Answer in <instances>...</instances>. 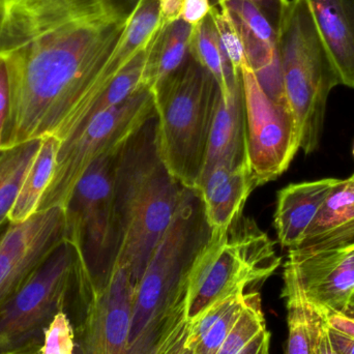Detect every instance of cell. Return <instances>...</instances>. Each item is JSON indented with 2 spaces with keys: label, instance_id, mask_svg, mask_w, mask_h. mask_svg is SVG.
I'll return each mask as SVG.
<instances>
[{
  "label": "cell",
  "instance_id": "cell-1",
  "mask_svg": "<svg viewBox=\"0 0 354 354\" xmlns=\"http://www.w3.org/2000/svg\"><path fill=\"white\" fill-rule=\"evenodd\" d=\"M127 23L101 0H8L0 32L10 105L0 151L55 137L84 122L108 82Z\"/></svg>",
  "mask_w": 354,
  "mask_h": 354
},
{
  "label": "cell",
  "instance_id": "cell-2",
  "mask_svg": "<svg viewBox=\"0 0 354 354\" xmlns=\"http://www.w3.org/2000/svg\"><path fill=\"white\" fill-rule=\"evenodd\" d=\"M212 233L199 192L187 187L137 284L124 354H165L187 336L189 274Z\"/></svg>",
  "mask_w": 354,
  "mask_h": 354
},
{
  "label": "cell",
  "instance_id": "cell-3",
  "mask_svg": "<svg viewBox=\"0 0 354 354\" xmlns=\"http://www.w3.org/2000/svg\"><path fill=\"white\" fill-rule=\"evenodd\" d=\"M185 189L160 155L156 112L120 147L114 174L122 234L118 263L127 266L136 286L174 220Z\"/></svg>",
  "mask_w": 354,
  "mask_h": 354
},
{
  "label": "cell",
  "instance_id": "cell-4",
  "mask_svg": "<svg viewBox=\"0 0 354 354\" xmlns=\"http://www.w3.org/2000/svg\"><path fill=\"white\" fill-rule=\"evenodd\" d=\"M153 93L160 155L183 187L197 189L221 93L218 83L191 54Z\"/></svg>",
  "mask_w": 354,
  "mask_h": 354
},
{
  "label": "cell",
  "instance_id": "cell-5",
  "mask_svg": "<svg viewBox=\"0 0 354 354\" xmlns=\"http://www.w3.org/2000/svg\"><path fill=\"white\" fill-rule=\"evenodd\" d=\"M278 33L285 95L299 149L309 155L319 147L328 95L340 77L306 0H290Z\"/></svg>",
  "mask_w": 354,
  "mask_h": 354
},
{
  "label": "cell",
  "instance_id": "cell-6",
  "mask_svg": "<svg viewBox=\"0 0 354 354\" xmlns=\"http://www.w3.org/2000/svg\"><path fill=\"white\" fill-rule=\"evenodd\" d=\"M280 264L274 243L251 218L241 214L228 228L212 230L189 274L187 322L232 295L258 291Z\"/></svg>",
  "mask_w": 354,
  "mask_h": 354
},
{
  "label": "cell",
  "instance_id": "cell-7",
  "mask_svg": "<svg viewBox=\"0 0 354 354\" xmlns=\"http://www.w3.org/2000/svg\"><path fill=\"white\" fill-rule=\"evenodd\" d=\"M120 149L89 166L64 208L66 239L78 250L91 283L97 288L109 281L122 252V228L114 194Z\"/></svg>",
  "mask_w": 354,
  "mask_h": 354
},
{
  "label": "cell",
  "instance_id": "cell-8",
  "mask_svg": "<svg viewBox=\"0 0 354 354\" xmlns=\"http://www.w3.org/2000/svg\"><path fill=\"white\" fill-rule=\"evenodd\" d=\"M155 114V95L151 88L141 84L124 103L95 114L79 127L60 145L53 176L39 212L53 207L64 209L89 166L120 149Z\"/></svg>",
  "mask_w": 354,
  "mask_h": 354
},
{
  "label": "cell",
  "instance_id": "cell-9",
  "mask_svg": "<svg viewBox=\"0 0 354 354\" xmlns=\"http://www.w3.org/2000/svg\"><path fill=\"white\" fill-rule=\"evenodd\" d=\"M79 258L77 248L66 239L0 307V354H39L46 328L66 309L76 283Z\"/></svg>",
  "mask_w": 354,
  "mask_h": 354
},
{
  "label": "cell",
  "instance_id": "cell-10",
  "mask_svg": "<svg viewBox=\"0 0 354 354\" xmlns=\"http://www.w3.org/2000/svg\"><path fill=\"white\" fill-rule=\"evenodd\" d=\"M245 120V153L256 187L282 176L299 151L295 116L289 106L272 101L253 71L241 70Z\"/></svg>",
  "mask_w": 354,
  "mask_h": 354
},
{
  "label": "cell",
  "instance_id": "cell-11",
  "mask_svg": "<svg viewBox=\"0 0 354 354\" xmlns=\"http://www.w3.org/2000/svg\"><path fill=\"white\" fill-rule=\"evenodd\" d=\"M136 285L128 268L118 263L104 286L93 287L82 260L75 291L81 310L78 354H124Z\"/></svg>",
  "mask_w": 354,
  "mask_h": 354
},
{
  "label": "cell",
  "instance_id": "cell-12",
  "mask_svg": "<svg viewBox=\"0 0 354 354\" xmlns=\"http://www.w3.org/2000/svg\"><path fill=\"white\" fill-rule=\"evenodd\" d=\"M66 212L60 207L8 225L0 236V307L30 280L66 241Z\"/></svg>",
  "mask_w": 354,
  "mask_h": 354
},
{
  "label": "cell",
  "instance_id": "cell-13",
  "mask_svg": "<svg viewBox=\"0 0 354 354\" xmlns=\"http://www.w3.org/2000/svg\"><path fill=\"white\" fill-rule=\"evenodd\" d=\"M283 277L292 280L308 305L322 315L344 313L354 292V248L288 250Z\"/></svg>",
  "mask_w": 354,
  "mask_h": 354
},
{
  "label": "cell",
  "instance_id": "cell-14",
  "mask_svg": "<svg viewBox=\"0 0 354 354\" xmlns=\"http://www.w3.org/2000/svg\"><path fill=\"white\" fill-rule=\"evenodd\" d=\"M340 180L324 178L291 183L279 192L274 223L283 248L297 247Z\"/></svg>",
  "mask_w": 354,
  "mask_h": 354
},
{
  "label": "cell",
  "instance_id": "cell-15",
  "mask_svg": "<svg viewBox=\"0 0 354 354\" xmlns=\"http://www.w3.org/2000/svg\"><path fill=\"white\" fill-rule=\"evenodd\" d=\"M256 187L248 163L220 164L198 183L197 191L212 230L227 229L243 214V206Z\"/></svg>",
  "mask_w": 354,
  "mask_h": 354
},
{
  "label": "cell",
  "instance_id": "cell-16",
  "mask_svg": "<svg viewBox=\"0 0 354 354\" xmlns=\"http://www.w3.org/2000/svg\"><path fill=\"white\" fill-rule=\"evenodd\" d=\"M341 84L354 88V0H306Z\"/></svg>",
  "mask_w": 354,
  "mask_h": 354
},
{
  "label": "cell",
  "instance_id": "cell-17",
  "mask_svg": "<svg viewBox=\"0 0 354 354\" xmlns=\"http://www.w3.org/2000/svg\"><path fill=\"white\" fill-rule=\"evenodd\" d=\"M243 163H248V161L245 153V106L241 73V79L232 95L227 99H223L221 93L218 97L208 139L205 162L199 183L212 168L220 164L241 165Z\"/></svg>",
  "mask_w": 354,
  "mask_h": 354
},
{
  "label": "cell",
  "instance_id": "cell-18",
  "mask_svg": "<svg viewBox=\"0 0 354 354\" xmlns=\"http://www.w3.org/2000/svg\"><path fill=\"white\" fill-rule=\"evenodd\" d=\"M193 29L181 19L160 23L147 46L142 84L153 91L183 68L191 55Z\"/></svg>",
  "mask_w": 354,
  "mask_h": 354
},
{
  "label": "cell",
  "instance_id": "cell-19",
  "mask_svg": "<svg viewBox=\"0 0 354 354\" xmlns=\"http://www.w3.org/2000/svg\"><path fill=\"white\" fill-rule=\"evenodd\" d=\"M249 291L218 301L189 324L185 347L191 354H216L255 293Z\"/></svg>",
  "mask_w": 354,
  "mask_h": 354
},
{
  "label": "cell",
  "instance_id": "cell-20",
  "mask_svg": "<svg viewBox=\"0 0 354 354\" xmlns=\"http://www.w3.org/2000/svg\"><path fill=\"white\" fill-rule=\"evenodd\" d=\"M62 141L55 137L41 139L39 151L29 166L8 214L10 224H20L39 212L41 198L51 181Z\"/></svg>",
  "mask_w": 354,
  "mask_h": 354
},
{
  "label": "cell",
  "instance_id": "cell-21",
  "mask_svg": "<svg viewBox=\"0 0 354 354\" xmlns=\"http://www.w3.org/2000/svg\"><path fill=\"white\" fill-rule=\"evenodd\" d=\"M160 23V0H141L108 62L105 73L108 84L138 52L147 47Z\"/></svg>",
  "mask_w": 354,
  "mask_h": 354
},
{
  "label": "cell",
  "instance_id": "cell-22",
  "mask_svg": "<svg viewBox=\"0 0 354 354\" xmlns=\"http://www.w3.org/2000/svg\"><path fill=\"white\" fill-rule=\"evenodd\" d=\"M189 51L216 79L223 99L230 97L236 88L241 74L235 75L225 54L212 15L194 26Z\"/></svg>",
  "mask_w": 354,
  "mask_h": 354
},
{
  "label": "cell",
  "instance_id": "cell-23",
  "mask_svg": "<svg viewBox=\"0 0 354 354\" xmlns=\"http://www.w3.org/2000/svg\"><path fill=\"white\" fill-rule=\"evenodd\" d=\"M39 145L41 140H35L0 151V227L8 221V212Z\"/></svg>",
  "mask_w": 354,
  "mask_h": 354
},
{
  "label": "cell",
  "instance_id": "cell-24",
  "mask_svg": "<svg viewBox=\"0 0 354 354\" xmlns=\"http://www.w3.org/2000/svg\"><path fill=\"white\" fill-rule=\"evenodd\" d=\"M145 56H147V47L138 52L112 79L105 91L97 97V101L89 110L84 122L80 126L95 114L124 103L139 88V86L142 84Z\"/></svg>",
  "mask_w": 354,
  "mask_h": 354
},
{
  "label": "cell",
  "instance_id": "cell-25",
  "mask_svg": "<svg viewBox=\"0 0 354 354\" xmlns=\"http://www.w3.org/2000/svg\"><path fill=\"white\" fill-rule=\"evenodd\" d=\"M282 297L287 310V338L285 354H310L309 324H308L306 301L297 285L283 277Z\"/></svg>",
  "mask_w": 354,
  "mask_h": 354
},
{
  "label": "cell",
  "instance_id": "cell-26",
  "mask_svg": "<svg viewBox=\"0 0 354 354\" xmlns=\"http://www.w3.org/2000/svg\"><path fill=\"white\" fill-rule=\"evenodd\" d=\"M266 330V318L261 307V297L257 292L252 297L235 326L216 354L241 353L260 333Z\"/></svg>",
  "mask_w": 354,
  "mask_h": 354
},
{
  "label": "cell",
  "instance_id": "cell-27",
  "mask_svg": "<svg viewBox=\"0 0 354 354\" xmlns=\"http://www.w3.org/2000/svg\"><path fill=\"white\" fill-rule=\"evenodd\" d=\"M210 15H212L214 26L218 31L225 54H226L235 75H239L243 66L247 64V60H245L243 41H241V35L237 31L236 26H235L228 10L223 6L212 4Z\"/></svg>",
  "mask_w": 354,
  "mask_h": 354
},
{
  "label": "cell",
  "instance_id": "cell-28",
  "mask_svg": "<svg viewBox=\"0 0 354 354\" xmlns=\"http://www.w3.org/2000/svg\"><path fill=\"white\" fill-rule=\"evenodd\" d=\"M75 349L76 337L70 318L66 312H58L46 328L39 354H75Z\"/></svg>",
  "mask_w": 354,
  "mask_h": 354
},
{
  "label": "cell",
  "instance_id": "cell-29",
  "mask_svg": "<svg viewBox=\"0 0 354 354\" xmlns=\"http://www.w3.org/2000/svg\"><path fill=\"white\" fill-rule=\"evenodd\" d=\"M308 324H309L310 354H337L328 336L326 318L306 301Z\"/></svg>",
  "mask_w": 354,
  "mask_h": 354
},
{
  "label": "cell",
  "instance_id": "cell-30",
  "mask_svg": "<svg viewBox=\"0 0 354 354\" xmlns=\"http://www.w3.org/2000/svg\"><path fill=\"white\" fill-rule=\"evenodd\" d=\"M354 193V174L347 178ZM354 248V218L348 224L335 231L328 236L305 251H326V250L351 249ZM297 250V249H295Z\"/></svg>",
  "mask_w": 354,
  "mask_h": 354
},
{
  "label": "cell",
  "instance_id": "cell-31",
  "mask_svg": "<svg viewBox=\"0 0 354 354\" xmlns=\"http://www.w3.org/2000/svg\"><path fill=\"white\" fill-rule=\"evenodd\" d=\"M228 1H233V0H214V4L225 3ZM241 1H249L257 6L278 31L285 12L290 3V0H241Z\"/></svg>",
  "mask_w": 354,
  "mask_h": 354
},
{
  "label": "cell",
  "instance_id": "cell-32",
  "mask_svg": "<svg viewBox=\"0 0 354 354\" xmlns=\"http://www.w3.org/2000/svg\"><path fill=\"white\" fill-rule=\"evenodd\" d=\"M212 6L209 0H183L180 19L196 26L210 14Z\"/></svg>",
  "mask_w": 354,
  "mask_h": 354
},
{
  "label": "cell",
  "instance_id": "cell-33",
  "mask_svg": "<svg viewBox=\"0 0 354 354\" xmlns=\"http://www.w3.org/2000/svg\"><path fill=\"white\" fill-rule=\"evenodd\" d=\"M110 17L128 22L141 0H101Z\"/></svg>",
  "mask_w": 354,
  "mask_h": 354
},
{
  "label": "cell",
  "instance_id": "cell-34",
  "mask_svg": "<svg viewBox=\"0 0 354 354\" xmlns=\"http://www.w3.org/2000/svg\"><path fill=\"white\" fill-rule=\"evenodd\" d=\"M328 328L338 330L341 334L354 340V314L349 312L335 313L324 316Z\"/></svg>",
  "mask_w": 354,
  "mask_h": 354
},
{
  "label": "cell",
  "instance_id": "cell-35",
  "mask_svg": "<svg viewBox=\"0 0 354 354\" xmlns=\"http://www.w3.org/2000/svg\"><path fill=\"white\" fill-rule=\"evenodd\" d=\"M8 105H10V87H8V73L3 62L0 59V142L4 124L8 118Z\"/></svg>",
  "mask_w": 354,
  "mask_h": 354
},
{
  "label": "cell",
  "instance_id": "cell-36",
  "mask_svg": "<svg viewBox=\"0 0 354 354\" xmlns=\"http://www.w3.org/2000/svg\"><path fill=\"white\" fill-rule=\"evenodd\" d=\"M183 0H160L161 22H174L180 19Z\"/></svg>",
  "mask_w": 354,
  "mask_h": 354
},
{
  "label": "cell",
  "instance_id": "cell-37",
  "mask_svg": "<svg viewBox=\"0 0 354 354\" xmlns=\"http://www.w3.org/2000/svg\"><path fill=\"white\" fill-rule=\"evenodd\" d=\"M328 336L337 354H354L353 339L348 338L330 328H328Z\"/></svg>",
  "mask_w": 354,
  "mask_h": 354
},
{
  "label": "cell",
  "instance_id": "cell-38",
  "mask_svg": "<svg viewBox=\"0 0 354 354\" xmlns=\"http://www.w3.org/2000/svg\"><path fill=\"white\" fill-rule=\"evenodd\" d=\"M270 333L266 328L239 354H270Z\"/></svg>",
  "mask_w": 354,
  "mask_h": 354
},
{
  "label": "cell",
  "instance_id": "cell-39",
  "mask_svg": "<svg viewBox=\"0 0 354 354\" xmlns=\"http://www.w3.org/2000/svg\"><path fill=\"white\" fill-rule=\"evenodd\" d=\"M165 354H191L189 349L185 347V342L179 343L176 346L172 347L170 351H168Z\"/></svg>",
  "mask_w": 354,
  "mask_h": 354
},
{
  "label": "cell",
  "instance_id": "cell-40",
  "mask_svg": "<svg viewBox=\"0 0 354 354\" xmlns=\"http://www.w3.org/2000/svg\"><path fill=\"white\" fill-rule=\"evenodd\" d=\"M8 0H0V32H1L2 25L6 18V8H8Z\"/></svg>",
  "mask_w": 354,
  "mask_h": 354
},
{
  "label": "cell",
  "instance_id": "cell-41",
  "mask_svg": "<svg viewBox=\"0 0 354 354\" xmlns=\"http://www.w3.org/2000/svg\"><path fill=\"white\" fill-rule=\"evenodd\" d=\"M345 312H349V313L354 314V292H353V297H351V303H349L348 309H347V311H345Z\"/></svg>",
  "mask_w": 354,
  "mask_h": 354
},
{
  "label": "cell",
  "instance_id": "cell-42",
  "mask_svg": "<svg viewBox=\"0 0 354 354\" xmlns=\"http://www.w3.org/2000/svg\"><path fill=\"white\" fill-rule=\"evenodd\" d=\"M353 157H354V147H353Z\"/></svg>",
  "mask_w": 354,
  "mask_h": 354
}]
</instances>
